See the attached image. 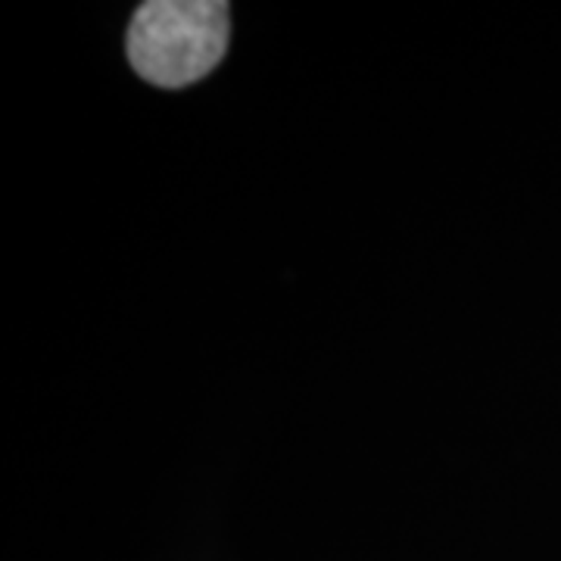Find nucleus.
<instances>
[{"label": "nucleus", "mask_w": 561, "mask_h": 561, "mask_svg": "<svg viewBox=\"0 0 561 561\" xmlns=\"http://www.w3.org/2000/svg\"><path fill=\"white\" fill-rule=\"evenodd\" d=\"M228 28L231 16L221 0H150L128 28V60L150 84L184 88L219 66Z\"/></svg>", "instance_id": "nucleus-1"}]
</instances>
